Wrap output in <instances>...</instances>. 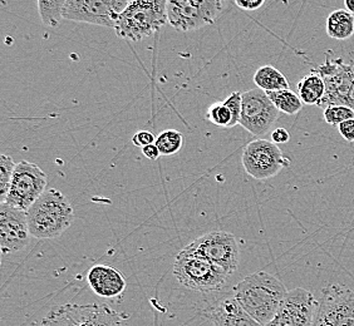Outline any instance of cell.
<instances>
[{
	"instance_id": "8",
	"label": "cell",
	"mask_w": 354,
	"mask_h": 326,
	"mask_svg": "<svg viewBox=\"0 0 354 326\" xmlns=\"http://www.w3.org/2000/svg\"><path fill=\"white\" fill-rule=\"evenodd\" d=\"M48 177L35 163L21 161L17 163L7 198L3 204L27 212L46 192Z\"/></svg>"
},
{
	"instance_id": "29",
	"label": "cell",
	"mask_w": 354,
	"mask_h": 326,
	"mask_svg": "<svg viewBox=\"0 0 354 326\" xmlns=\"http://www.w3.org/2000/svg\"><path fill=\"white\" fill-rule=\"evenodd\" d=\"M235 4L244 10H258L264 6V0H236Z\"/></svg>"
},
{
	"instance_id": "15",
	"label": "cell",
	"mask_w": 354,
	"mask_h": 326,
	"mask_svg": "<svg viewBox=\"0 0 354 326\" xmlns=\"http://www.w3.org/2000/svg\"><path fill=\"white\" fill-rule=\"evenodd\" d=\"M27 212L0 204V245L3 253L19 252L29 244Z\"/></svg>"
},
{
	"instance_id": "7",
	"label": "cell",
	"mask_w": 354,
	"mask_h": 326,
	"mask_svg": "<svg viewBox=\"0 0 354 326\" xmlns=\"http://www.w3.org/2000/svg\"><path fill=\"white\" fill-rule=\"evenodd\" d=\"M41 326H123V316L107 305L66 304L55 307Z\"/></svg>"
},
{
	"instance_id": "31",
	"label": "cell",
	"mask_w": 354,
	"mask_h": 326,
	"mask_svg": "<svg viewBox=\"0 0 354 326\" xmlns=\"http://www.w3.org/2000/svg\"><path fill=\"white\" fill-rule=\"evenodd\" d=\"M142 153L145 157H147L151 161H156L157 158L161 156L156 144H150V146L145 147V148H142Z\"/></svg>"
},
{
	"instance_id": "5",
	"label": "cell",
	"mask_w": 354,
	"mask_h": 326,
	"mask_svg": "<svg viewBox=\"0 0 354 326\" xmlns=\"http://www.w3.org/2000/svg\"><path fill=\"white\" fill-rule=\"evenodd\" d=\"M314 70L326 83V95L320 108L346 106L354 111V64H346L342 58H335L329 49L326 52V61Z\"/></svg>"
},
{
	"instance_id": "18",
	"label": "cell",
	"mask_w": 354,
	"mask_h": 326,
	"mask_svg": "<svg viewBox=\"0 0 354 326\" xmlns=\"http://www.w3.org/2000/svg\"><path fill=\"white\" fill-rule=\"evenodd\" d=\"M297 88L301 102L308 106L319 107L326 95V83L314 69L309 75L300 79Z\"/></svg>"
},
{
	"instance_id": "9",
	"label": "cell",
	"mask_w": 354,
	"mask_h": 326,
	"mask_svg": "<svg viewBox=\"0 0 354 326\" xmlns=\"http://www.w3.org/2000/svg\"><path fill=\"white\" fill-rule=\"evenodd\" d=\"M186 251L210 261L223 269L227 275L236 271L239 247L235 236L230 232H209L185 246Z\"/></svg>"
},
{
	"instance_id": "21",
	"label": "cell",
	"mask_w": 354,
	"mask_h": 326,
	"mask_svg": "<svg viewBox=\"0 0 354 326\" xmlns=\"http://www.w3.org/2000/svg\"><path fill=\"white\" fill-rule=\"evenodd\" d=\"M266 95L279 112H283L289 116L297 115L303 108V102L299 95L294 93L290 89L278 90V92H266Z\"/></svg>"
},
{
	"instance_id": "26",
	"label": "cell",
	"mask_w": 354,
	"mask_h": 326,
	"mask_svg": "<svg viewBox=\"0 0 354 326\" xmlns=\"http://www.w3.org/2000/svg\"><path fill=\"white\" fill-rule=\"evenodd\" d=\"M323 118L330 126H339L346 121L354 119V111L346 106H329L323 111Z\"/></svg>"
},
{
	"instance_id": "20",
	"label": "cell",
	"mask_w": 354,
	"mask_h": 326,
	"mask_svg": "<svg viewBox=\"0 0 354 326\" xmlns=\"http://www.w3.org/2000/svg\"><path fill=\"white\" fill-rule=\"evenodd\" d=\"M254 83L264 92H278L289 89V83L286 75L272 66L260 67L254 75Z\"/></svg>"
},
{
	"instance_id": "1",
	"label": "cell",
	"mask_w": 354,
	"mask_h": 326,
	"mask_svg": "<svg viewBox=\"0 0 354 326\" xmlns=\"http://www.w3.org/2000/svg\"><path fill=\"white\" fill-rule=\"evenodd\" d=\"M284 284L266 271L246 276L234 289V298L246 313L263 326L268 325L286 299Z\"/></svg>"
},
{
	"instance_id": "6",
	"label": "cell",
	"mask_w": 354,
	"mask_h": 326,
	"mask_svg": "<svg viewBox=\"0 0 354 326\" xmlns=\"http://www.w3.org/2000/svg\"><path fill=\"white\" fill-rule=\"evenodd\" d=\"M227 6L223 0L167 1V21L178 32H194L210 26Z\"/></svg>"
},
{
	"instance_id": "25",
	"label": "cell",
	"mask_w": 354,
	"mask_h": 326,
	"mask_svg": "<svg viewBox=\"0 0 354 326\" xmlns=\"http://www.w3.org/2000/svg\"><path fill=\"white\" fill-rule=\"evenodd\" d=\"M15 167H17V164L14 163L12 157L7 156V155L0 156V201H1V204L7 198Z\"/></svg>"
},
{
	"instance_id": "13",
	"label": "cell",
	"mask_w": 354,
	"mask_h": 326,
	"mask_svg": "<svg viewBox=\"0 0 354 326\" xmlns=\"http://www.w3.org/2000/svg\"><path fill=\"white\" fill-rule=\"evenodd\" d=\"M241 98L243 108L239 124L254 136H264L279 118V111L266 92L259 88L246 90Z\"/></svg>"
},
{
	"instance_id": "14",
	"label": "cell",
	"mask_w": 354,
	"mask_h": 326,
	"mask_svg": "<svg viewBox=\"0 0 354 326\" xmlns=\"http://www.w3.org/2000/svg\"><path fill=\"white\" fill-rule=\"evenodd\" d=\"M318 300L306 289L297 287L286 294L278 313L266 326H313Z\"/></svg>"
},
{
	"instance_id": "22",
	"label": "cell",
	"mask_w": 354,
	"mask_h": 326,
	"mask_svg": "<svg viewBox=\"0 0 354 326\" xmlns=\"http://www.w3.org/2000/svg\"><path fill=\"white\" fill-rule=\"evenodd\" d=\"M66 0L55 1H38V12L41 23L47 27L55 28L64 19Z\"/></svg>"
},
{
	"instance_id": "19",
	"label": "cell",
	"mask_w": 354,
	"mask_h": 326,
	"mask_svg": "<svg viewBox=\"0 0 354 326\" xmlns=\"http://www.w3.org/2000/svg\"><path fill=\"white\" fill-rule=\"evenodd\" d=\"M327 35L335 41H347L354 35V15L344 9H337L329 14Z\"/></svg>"
},
{
	"instance_id": "17",
	"label": "cell",
	"mask_w": 354,
	"mask_h": 326,
	"mask_svg": "<svg viewBox=\"0 0 354 326\" xmlns=\"http://www.w3.org/2000/svg\"><path fill=\"white\" fill-rule=\"evenodd\" d=\"M209 316L215 326H263L246 313L235 298L223 300Z\"/></svg>"
},
{
	"instance_id": "32",
	"label": "cell",
	"mask_w": 354,
	"mask_h": 326,
	"mask_svg": "<svg viewBox=\"0 0 354 326\" xmlns=\"http://www.w3.org/2000/svg\"><path fill=\"white\" fill-rule=\"evenodd\" d=\"M344 7H346L349 13L354 15V0H346L344 1Z\"/></svg>"
},
{
	"instance_id": "4",
	"label": "cell",
	"mask_w": 354,
	"mask_h": 326,
	"mask_svg": "<svg viewBox=\"0 0 354 326\" xmlns=\"http://www.w3.org/2000/svg\"><path fill=\"white\" fill-rule=\"evenodd\" d=\"M174 275L186 289L201 292L220 290L229 276L223 269L185 249L175 258Z\"/></svg>"
},
{
	"instance_id": "23",
	"label": "cell",
	"mask_w": 354,
	"mask_h": 326,
	"mask_svg": "<svg viewBox=\"0 0 354 326\" xmlns=\"http://www.w3.org/2000/svg\"><path fill=\"white\" fill-rule=\"evenodd\" d=\"M155 144L161 156H172L183 148L184 137L176 129H166L158 135Z\"/></svg>"
},
{
	"instance_id": "24",
	"label": "cell",
	"mask_w": 354,
	"mask_h": 326,
	"mask_svg": "<svg viewBox=\"0 0 354 326\" xmlns=\"http://www.w3.org/2000/svg\"><path fill=\"white\" fill-rule=\"evenodd\" d=\"M207 118L214 124L224 128H232L238 124L234 119L232 111L224 102L215 103L210 106V108L207 111Z\"/></svg>"
},
{
	"instance_id": "12",
	"label": "cell",
	"mask_w": 354,
	"mask_h": 326,
	"mask_svg": "<svg viewBox=\"0 0 354 326\" xmlns=\"http://www.w3.org/2000/svg\"><path fill=\"white\" fill-rule=\"evenodd\" d=\"M129 4V0H66L64 19L115 29Z\"/></svg>"
},
{
	"instance_id": "11",
	"label": "cell",
	"mask_w": 354,
	"mask_h": 326,
	"mask_svg": "<svg viewBox=\"0 0 354 326\" xmlns=\"http://www.w3.org/2000/svg\"><path fill=\"white\" fill-rule=\"evenodd\" d=\"M241 161L246 173L258 181L277 176L290 164V158L281 152L278 144L261 138L246 144Z\"/></svg>"
},
{
	"instance_id": "16",
	"label": "cell",
	"mask_w": 354,
	"mask_h": 326,
	"mask_svg": "<svg viewBox=\"0 0 354 326\" xmlns=\"http://www.w3.org/2000/svg\"><path fill=\"white\" fill-rule=\"evenodd\" d=\"M87 281L92 291L104 299L121 296L126 290V279L121 272L109 265H95L89 269Z\"/></svg>"
},
{
	"instance_id": "3",
	"label": "cell",
	"mask_w": 354,
	"mask_h": 326,
	"mask_svg": "<svg viewBox=\"0 0 354 326\" xmlns=\"http://www.w3.org/2000/svg\"><path fill=\"white\" fill-rule=\"evenodd\" d=\"M169 23L167 1L132 0L116 23V35L131 41H142Z\"/></svg>"
},
{
	"instance_id": "28",
	"label": "cell",
	"mask_w": 354,
	"mask_h": 326,
	"mask_svg": "<svg viewBox=\"0 0 354 326\" xmlns=\"http://www.w3.org/2000/svg\"><path fill=\"white\" fill-rule=\"evenodd\" d=\"M338 131L347 142H354V119H349L338 126Z\"/></svg>"
},
{
	"instance_id": "10",
	"label": "cell",
	"mask_w": 354,
	"mask_h": 326,
	"mask_svg": "<svg viewBox=\"0 0 354 326\" xmlns=\"http://www.w3.org/2000/svg\"><path fill=\"white\" fill-rule=\"evenodd\" d=\"M313 326H354V291L333 284L323 289Z\"/></svg>"
},
{
	"instance_id": "2",
	"label": "cell",
	"mask_w": 354,
	"mask_h": 326,
	"mask_svg": "<svg viewBox=\"0 0 354 326\" xmlns=\"http://www.w3.org/2000/svg\"><path fill=\"white\" fill-rule=\"evenodd\" d=\"M30 236L49 240L62 236L75 221V210L61 191L47 190L27 211Z\"/></svg>"
},
{
	"instance_id": "27",
	"label": "cell",
	"mask_w": 354,
	"mask_h": 326,
	"mask_svg": "<svg viewBox=\"0 0 354 326\" xmlns=\"http://www.w3.org/2000/svg\"><path fill=\"white\" fill-rule=\"evenodd\" d=\"M155 142H156V138L149 131H140L135 136L132 137V143L140 148H145L150 144H155Z\"/></svg>"
},
{
	"instance_id": "30",
	"label": "cell",
	"mask_w": 354,
	"mask_h": 326,
	"mask_svg": "<svg viewBox=\"0 0 354 326\" xmlns=\"http://www.w3.org/2000/svg\"><path fill=\"white\" fill-rule=\"evenodd\" d=\"M272 140L275 144L288 143L290 141V135L286 128L274 129L272 132Z\"/></svg>"
}]
</instances>
